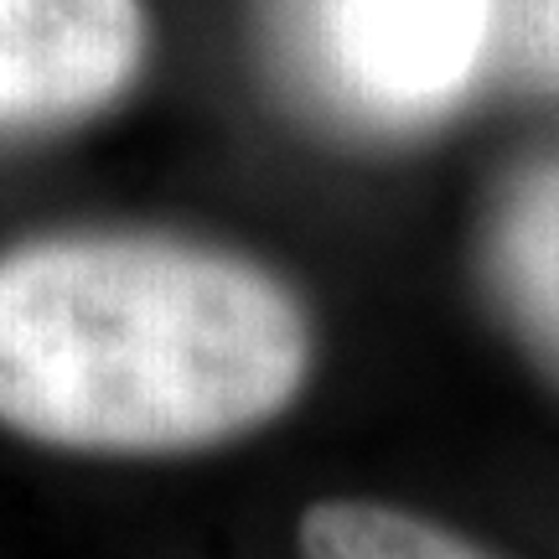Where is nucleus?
Listing matches in <instances>:
<instances>
[{
	"instance_id": "obj_1",
	"label": "nucleus",
	"mask_w": 559,
	"mask_h": 559,
	"mask_svg": "<svg viewBox=\"0 0 559 559\" xmlns=\"http://www.w3.org/2000/svg\"><path fill=\"white\" fill-rule=\"evenodd\" d=\"M306 317L243 260L166 239H47L0 260V419L79 451L239 436L306 379Z\"/></svg>"
},
{
	"instance_id": "obj_2",
	"label": "nucleus",
	"mask_w": 559,
	"mask_h": 559,
	"mask_svg": "<svg viewBox=\"0 0 559 559\" xmlns=\"http://www.w3.org/2000/svg\"><path fill=\"white\" fill-rule=\"evenodd\" d=\"M498 0H285L300 79L358 124H419L472 83Z\"/></svg>"
},
{
	"instance_id": "obj_3",
	"label": "nucleus",
	"mask_w": 559,
	"mask_h": 559,
	"mask_svg": "<svg viewBox=\"0 0 559 559\" xmlns=\"http://www.w3.org/2000/svg\"><path fill=\"white\" fill-rule=\"evenodd\" d=\"M145 52L140 0H0V124L99 109Z\"/></svg>"
},
{
	"instance_id": "obj_4",
	"label": "nucleus",
	"mask_w": 559,
	"mask_h": 559,
	"mask_svg": "<svg viewBox=\"0 0 559 559\" xmlns=\"http://www.w3.org/2000/svg\"><path fill=\"white\" fill-rule=\"evenodd\" d=\"M498 280L523 332L559 368V166H539L513 187L498 223Z\"/></svg>"
},
{
	"instance_id": "obj_5",
	"label": "nucleus",
	"mask_w": 559,
	"mask_h": 559,
	"mask_svg": "<svg viewBox=\"0 0 559 559\" xmlns=\"http://www.w3.org/2000/svg\"><path fill=\"white\" fill-rule=\"evenodd\" d=\"M306 559H492L477 544L383 502H317L300 519Z\"/></svg>"
},
{
	"instance_id": "obj_6",
	"label": "nucleus",
	"mask_w": 559,
	"mask_h": 559,
	"mask_svg": "<svg viewBox=\"0 0 559 559\" xmlns=\"http://www.w3.org/2000/svg\"><path fill=\"white\" fill-rule=\"evenodd\" d=\"M508 52L523 73L559 83V0H508Z\"/></svg>"
}]
</instances>
